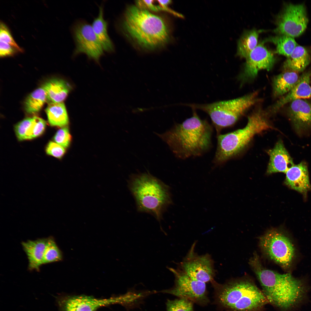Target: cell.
<instances>
[{"label": "cell", "mask_w": 311, "mask_h": 311, "mask_svg": "<svg viewBox=\"0 0 311 311\" xmlns=\"http://www.w3.org/2000/svg\"><path fill=\"white\" fill-rule=\"evenodd\" d=\"M181 123L175 124L165 132H155L168 145L175 156L185 160L200 156L212 146L213 128L206 120L201 119L196 110Z\"/></svg>", "instance_id": "6da1fadb"}, {"label": "cell", "mask_w": 311, "mask_h": 311, "mask_svg": "<svg viewBox=\"0 0 311 311\" xmlns=\"http://www.w3.org/2000/svg\"><path fill=\"white\" fill-rule=\"evenodd\" d=\"M249 263L269 303L287 310L299 304L306 296L307 289L303 282L289 273L281 274L265 268L256 253Z\"/></svg>", "instance_id": "7a4b0ae2"}, {"label": "cell", "mask_w": 311, "mask_h": 311, "mask_svg": "<svg viewBox=\"0 0 311 311\" xmlns=\"http://www.w3.org/2000/svg\"><path fill=\"white\" fill-rule=\"evenodd\" d=\"M121 24L126 35L144 48L162 46L170 39L169 26L165 19L138 6L128 8Z\"/></svg>", "instance_id": "3957f363"}, {"label": "cell", "mask_w": 311, "mask_h": 311, "mask_svg": "<svg viewBox=\"0 0 311 311\" xmlns=\"http://www.w3.org/2000/svg\"><path fill=\"white\" fill-rule=\"evenodd\" d=\"M128 186L138 211L149 214L160 222L173 203L170 187L148 172L132 174Z\"/></svg>", "instance_id": "277c9868"}, {"label": "cell", "mask_w": 311, "mask_h": 311, "mask_svg": "<svg viewBox=\"0 0 311 311\" xmlns=\"http://www.w3.org/2000/svg\"><path fill=\"white\" fill-rule=\"evenodd\" d=\"M216 302L227 311H262L268 301L252 281L241 279L220 284L211 282Z\"/></svg>", "instance_id": "5b68a950"}, {"label": "cell", "mask_w": 311, "mask_h": 311, "mask_svg": "<svg viewBox=\"0 0 311 311\" xmlns=\"http://www.w3.org/2000/svg\"><path fill=\"white\" fill-rule=\"evenodd\" d=\"M268 115L261 109H257L248 117L243 128L217 136L214 163L217 166L223 164L244 149L255 135L272 129Z\"/></svg>", "instance_id": "8992f818"}, {"label": "cell", "mask_w": 311, "mask_h": 311, "mask_svg": "<svg viewBox=\"0 0 311 311\" xmlns=\"http://www.w3.org/2000/svg\"><path fill=\"white\" fill-rule=\"evenodd\" d=\"M256 92L236 98L209 104H186L182 105L198 109L210 117L217 133L220 134L223 128L234 124L239 118L257 102Z\"/></svg>", "instance_id": "52a82bcc"}, {"label": "cell", "mask_w": 311, "mask_h": 311, "mask_svg": "<svg viewBox=\"0 0 311 311\" xmlns=\"http://www.w3.org/2000/svg\"><path fill=\"white\" fill-rule=\"evenodd\" d=\"M259 245L263 253L284 268L291 266L295 249L288 237L282 231L271 229L260 237Z\"/></svg>", "instance_id": "ba28073f"}, {"label": "cell", "mask_w": 311, "mask_h": 311, "mask_svg": "<svg viewBox=\"0 0 311 311\" xmlns=\"http://www.w3.org/2000/svg\"><path fill=\"white\" fill-rule=\"evenodd\" d=\"M308 22L306 8L304 4L287 3L277 17L276 27L274 31L278 35L294 38L304 33Z\"/></svg>", "instance_id": "9c48e42d"}, {"label": "cell", "mask_w": 311, "mask_h": 311, "mask_svg": "<svg viewBox=\"0 0 311 311\" xmlns=\"http://www.w3.org/2000/svg\"><path fill=\"white\" fill-rule=\"evenodd\" d=\"M175 277V285L172 288L164 291L180 298L204 306L208 304L206 283L196 280L178 268H169Z\"/></svg>", "instance_id": "30bf717a"}, {"label": "cell", "mask_w": 311, "mask_h": 311, "mask_svg": "<svg viewBox=\"0 0 311 311\" xmlns=\"http://www.w3.org/2000/svg\"><path fill=\"white\" fill-rule=\"evenodd\" d=\"M195 242L178 268L192 278L204 283L214 280V261L208 254L199 255L195 251Z\"/></svg>", "instance_id": "8fae6325"}, {"label": "cell", "mask_w": 311, "mask_h": 311, "mask_svg": "<svg viewBox=\"0 0 311 311\" xmlns=\"http://www.w3.org/2000/svg\"><path fill=\"white\" fill-rule=\"evenodd\" d=\"M72 33L75 46L73 55L84 54L98 62L104 51L92 26L85 21H78L72 27Z\"/></svg>", "instance_id": "7c38bea8"}, {"label": "cell", "mask_w": 311, "mask_h": 311, "mask_svg": "<svg viewBox=\"0 0 311 311\" xmlns=\"http://www.w3.org/2000/svg\"><path fill=\"white\" fill-rule=\"evenodd\" d=\"M57 301L60 311H96L101 307L127 302V298L125 295L103 299L85 295L63 296Z\"/></svg>", "instance_id": "4fadbf2b"}, {"label": "cell", "mask_w": 311, "mask_h": 311, "mask_svg": "<svg viewBox=\"0 0 311 311\" xmlns=\"http://www.w3.org/2000/svg\"><path fill=\"white\" fill-rule=\"evenodd\" d=\"M264 42L258 43L245 58L244 70L240 76L242 81L253 79L260 70L269 71L273 67L275 58L273 52L264 45Z\"/></svg>", "instance_id": "5bb4252c"}, {"label": "cell", "mask_w": 311, "mask_h": 311, "mask_svg": "<svg viewBox=\"0 0 311 311\" xmlns=\"http://www.w3.org/2000/svg\"><path fill=\"white\" fill-rule=\"evenodd\" d=\"M290 103L288 115L297 133L311 130V102L306 99L294 100Z\"/></svg>", "instance_id": "9a60e30c"}, {"label": "cell", "mask_w": 311, "mask_h": 311, "mask_svg": "<svg viewBox=\"0 0 311 311\" xmlns=\"http://www.w3.org/2000/svg\"><path fill=\"white\" fill-rule=\"evenodd\" d=\"M285 173V185L306 196L307 192L311 190L306 164L302 162L294 165Z\"/></svg>", "instance_id": "2e32d148"}, {"label": "cell", "mask_w": 311, "mask_h": 311, "mask_svg": "<svg viewBox=\"0 0 311 311\" xmlns=\"http://www.w3.org/2000/svg\"><path fill=\"white\" fill-rule=\"evenodd\" d=\"M267 153L270 158L267 170L268 174L278 172L286 173L294 165L292 158L281 140H278Z\"/></svg>", "instance_id": "e0dca14e"}, {"label": "cell", "mask_w": 311, "mask_h": 311, "mask_svg": "<svg viewBox=\"0 0 311 311\" xmlns=\"http://www.w3.org/2000/svg\"><path fill=\"white\" fill-rule=\"evenodd\" d=\"M311 71L303 73L296 84L285 95L281 98L273 107L272 111H276L284 105L298 99H308L311 97L310 81Z\"/></svg>", "instance_id": "ac0fdd59"}, {"label": "cell", "mask_w": 311, "mask_h": 311, "mask_svg": "<svg viewBox=\"0 0 311 311\" xmlns=\"http://www.w3.org/2000/svg\"><path fill=\"white\" fill-rule=\"evenodd\" d=\"M47 238L22 242L21 244L28 260L30 270L39 271L43 265V258Z\"/></svg>", "instance_id": "d6986e66"}, {"label": "cell", "mask_w": 311, "mask_h": 311, "mask_svg": "<svg viewBox=\"0 0 311 311\" xmlns=\"http://www.w3.org/2000/svg\"><path fill=\"white\" fill-rule=\"evenodd\" d=\"M311 60L309 50L306 48L297 45L283 63L284 71L297 73L303 71L310 64Z\"/></svg>", "instance_id": "ffe728a7"}, {"label": "cell", "mask_w": 311, "mask_h": 311, "mask_svg": "<svg viewBox=\"0 0 311 311\" xmlns=\"http://www.w3.org/2000/svg\"><path fill=\"white\" fill-rule=\"evenodd\" d=\"M99 9L98 16L94 19L92 26L104 51L111 53L114 50V46L108 33V23L104 18L103 5L99 7Z\"/></svg>", "instance_id": "44dd1931"}, {"label": "cell", "mask_w": 311, "mask_h": 311, "mask_svg": "<svg viewBox=\"0 0 311 311\" xmlns=\"http://www.w3.org/2000/svg\"><path fill=\"white\" fill-rule=\"evenodd\" d=\"M45 90L48 99L51 102H62L71 90V86L64 80L59 79H51L42 86Z\"/></svg>", "instance_id": "7402d4cb"}, {"label": "cell", "mask_w": 311, "mask_h": 311, "mask_svg": "<svg viewBox=\"0 0 311 311\" xmlns=\"http://www.w3.org/2000/svg\"><path fill=\"white\" fill-rule=\"evenodd\" d=\"M299 77L297 73L288 71H284L275 77L273 82L274 96L287 94L296 84Z\"/></svg>", "instance_id": "603a6c76"}, {"label": "cell", "mask_w": 311, "mask_h": 311, "mask_svg": "<svg viewBox=\"0 0 311 311\" xmlns=\"http://www.w3.org/2000/svg\"><path fill=\"white\" fill-rule=\"evenodd\" d=\"M48 122L52 126L66 127L69 120L64 103L50 102L45 109Z\"/></svg>", "instance_id": "cb8c5ba5"}, {"label": "cell", "mask_w": 311, "mask_h": 311, "mask_svg": "<svg viewBox=\"0 0 311 311\" xmlns=\"http://www.w3.org/2000/svg\"><path fill=\"white\" fill-rule=\"evenodd\" d=\"M261 31L256 29L246 31L242 35L237 44V55L245 58L257 46Z\"/></svg>", "instance_id": "d4e9b609"}, {"label": "cell", "mask_w": 311, "mask_h": 311, "mask_svg": "<svg viewBox=\"0 0 311 311\" xmlns=\"http://www.w3.org/2000/svg\"><path fill=\"white\" fill-rule=\"evenodd\" d=\"M47 99L46 93L42 87L36 89L28 96L25 100L26 111L29 114L38 112Z\"/></svg>", "instance_id": "484cf974"}, {"label": "cell", "mask_w": 311, "mask_h": 311, "mask_svg": "<svg viewBox=\"0 0 311 311\" xmlns=\"http://www.w3.org/2000/svg\"><path fill=\"white\" fill-rule=\"evenodd\" d=\"M270 41L276 46V52L287 57L292 53L298 45L294 38L284 35L270 37L264 41Z\"/></svg>", "instance_id": "4316f807"}, {"label": "cell", "mask_w": 311, "mask_h": 311, "mask_svg": "<svg viewBox=\"0 0 311 311\" xmlns=\"http://www.w3.org/2000/svg\"><path fill=\"white\" fill-rule=\"evenodd\" d=\"M62 253L57 246L54 238H47L43 258V264H46L62 260Z\"/></svg>", "instance_id": "83f0119b"}, {"label": "cell", "mask_w": 311, "mask_h": 311, "mask_svg": "<svg viewBox=\"0 0 311 311\" xmlns=\"http://www.w3.org/2000/svg\"><path fill=\"white\" fill-rule=\"evenodd\" d=\"M143 0L139 1L137 2L138 6L147 10L158 11L164 10L169 12L175 15L176 12L168 8V5L170 3V0Z\"/></svg>", "instance_id": "f1b7e54d"}, {"label": "cell", "mask_w": 311, "mask_h": 311, "mask_svg": "<svg viewBox=\"0 0 311 311\" xmlns=\"http://www.w3.org/2000/svg\"><path fill=\"white\" fill-rule=\"evenodd\" d=\"M192 302L180 298L168 300L166 303L167 311H194Z\"/></svg>", "instance_id": "f546056e"}, {"label": "cell", "mask_w": 311, "mask_h": 311, "mask_svg": "<svg viewBox=\"0 0 311 311\" xmlns=\"http://www.w3.org/2000/svg\"><path fill=\"white\" fill-rule=\"evenodd\" d=\"M33 122L28 135L27 140L35 138L44 132L46 126V121L37 116L33 117Z\"/></svg>", "instance_id": "4dcf8cb0"}, {"label": "cell", "mask_w": 311, "mask_h": 311, "mask_svg": "<svg viewBox=\"0 0 311 311\" xmlns=\"http://www.w3.org/2000/svg\"><path fill=\"white\" fill-rule=\"evenodd\" d=\"M33 122V117L25 118L15 126V131L19 141L26 140V136Z\"/></svg>", "instance_id": "1f68e13d"}, {"label": "cell", "mask_w": 311, "mask_h": 311, "mask_svg": "<svg viewBox=\"0 0 311 311\" xmlns=\"http://www.w3.org/2000/svg\"><path fill=\"white\" fill-rule=\"evenodd\" d=\"M54 139L56 143L65 148H67L70 145L72 137L68 128L63 127L56 132Z\"/></svg>", "instance_id": "d6a6232c"}, {"label": "cell", "mask_w": 311, "mask_h": 311, "mask_svg": "<svg viewBox=\"0 0 311 311\" xmlns=\"http://www.w3.org/2000/svg\"><path fill=\"white\" fill-rule=\"evenodd\" d=\"M0 41L7 43L17 50L22 52V49L14 40L6 26L3 23H0Z\"/></svg>", "instance_id": "836d02e7"}, {"label": "cell", "mask_w": 311, "mask_h": 311, "mask_svg": "<svg viewBox=\"0 0 311 311\" xmlns=\"http://www.w3.org/2000/svg\"><path fill=\"white\" fill-rule=\"evenodd\" d=\"M46 151L48 155L60 159L65 154V149L56 143L50 141L47 146Z\"/></svg>", "instance_id": "e575fe53"}, {"label": "cell", "mask_w": 311, "mask_h": 311, "mask_svg": "<svg viewBox=\"0 0 311 311\" xmlns=\"http://www.w3.org/2000/svg\"><path fill=\"white\" fill-rule=\"evenodd\" d=\"M16 50L10 44L3 42L0 43V55L1 57L13 55Z\"/></svg>", "instance_id": "d590c367"}]
</instances>
